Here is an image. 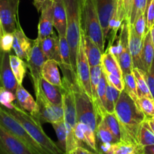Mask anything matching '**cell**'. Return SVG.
<instances>
[{
  "mask_svg": "<svg viewBox=\"0 0 154 154\" xmlns=\"http://www.w3.org/2000/svg\"><path fill=\"white\" fill-rule=\"evenodd\" d=\"M114 114L120 123V141L138 147L140 128L147 118L125 90L121 92L116 103Z\"/></svg>",
  "mask_w": 154,
  "mask_h": 154,
  "instance_id": "6da1fadb",
  "label": "cell"
},
{
  "mask_svg": "<svg viewBox=\"0 0 154 154\" xmlns=\"http://www.w3.org/2000/svg\"><path fill=\"white\" fill-rule=\"evenodd\" d=\"M63 2L67 14L66 38L70 49L73 68L76 72L77 59L82 30V0H63Z\"/></svg>",
  "mask_w": 154,
  "mask_h": 154,
  "instance_id": "7a4b0ae2",
  "label": "cell"
},
{
  "mask_svg": "<svg viewBox=\"0 0 154 154\" xmlns=\"http://www.w3.org/2000/svg\"><path fill=\"white\" fill-rule=\"evenodd\" d=\"M6 110L23 126L30 136L47 154H65L60 147L46 135L42 129V124L32 116L16 105L12 109L6 108Z\"/></svg>",
  "mask_w": 154,
  "mask_h": 154,
  "instance_id": "3957f363",
  "label": "cell"
},
{
  "mask_svg": "<svg viewBox=\"0 0 154 154\" xmlns=\"http://www.w3.org/2000/svg\"><path fill=\"white\" fill-rule=\"evenodd\" d=\"M82 29L104 53L105 42L94 0H82Z\"/></svg>",
  "mask_w": 154,
  "mask_h": 154,
  "instance_id": "277c9868",
  "label": "cell"
},
{
  "mask_svg": "<svg viewBox=\"0 0 154 154\" xmlns=\"http://www.w3.org/2000/svg\"><path fill=\"white\" fill-rule=\"evenodd\" d=\"M72 87L75 95L78 122L88 125L96 133L99 117L94 102L80 87L78 81L72 84Z\"/></svg>",
  "mask_w": 154,
  "mask_h": 154,
  "instance_id": "5b68a950",
  "label": "cell"
},
{
  "mask_svg": "<svg viewBox=\"0 0 154 154\" xmlns=\"http://www.w3.org/2000/svg\"><path fill=\"white\" fill-rule=\"evenodd\" d=\"M0 125L11 135L22 141L35 154H47L30 136L23 126L6 109L0 107Z\"/></svg>",
  "mask_w": 154,
  "mask_h": 154,
  "instance_id": "8992f818",
  "label": "cell"
},
{
  "mask_svg": "<svg viewBox=\"0 0 154 154\" xmlns=\"http://www.w3.org/2000/svg\"><path fill=\"white\" fill-rule=\"evenodd\" d=\"M129 23L126 20L123 22L120 27L121 30L119 39L117 45H115V56L120 63L123 75L132 73L133 70V63L129 45Z\"/></svg>",
  "mask_w": 154,
  "mask_h": 154,
  "instance_id": "52a82bcc",
  "label": "cell"
},
{
  "mask_svg": "<svg viewBox=\"0 0 154 154\" xmlns=\"http://www.w3.org/2000/svg\"><path fill=\"white\" fill-rule=\"evenodd\" d=\"M77 81L80 87L87 93L93 100L91 82H90V66L85 51V40H84V32L81 30V43L78 51V59H77Z\"/></svg>",
  "mask_w": 154,
  "mask_h": 154,
  "instance_id": "ba28073f",
  "label": "cell"
},
{
  "mask_svg": "<svg viewBox=\"0 0 154 154\" xmlns=\"http://www.w3.org/2000/svg\"><path fill=\"white\" fill-rule=\"evenodd\" d=\"M45 60L46 59L41 48V41L36 38L34 40L32 48L26 62L28 68L29 69L35 94L38 93L39 91V82L41 78H42V67Z\"/></svg>",
  "mask_w": 154,
  "mask_h": 154,
  "instance_id": "9c48e42d",
  "label": "cell"
},
{
  "mask_svg": "<svg viewBox=\"0 0 154 154\" xmlns=\"http://www.w3.org/2000/svg\"><path fill=\"white\" fill-rule=\"evenodd\" d=\"M20 0H0V23L3 32L14 33L17 29Z\"/></svg>",
  "mask_w": 154,
  "mask_h": 154,
  "instance_id": "30bf717a",
  "label": "cell"
},
{
  "mask_svg": "<svg viewBox=\"0 0 154 154\" xmlns=\"http://www.w3.org/2000/svg\"><path fill=\"white\" fill-rule=\"evenodd\" d=\"M36 102L39 106L38 120L41 124L54 123L64 120V111L63 106L54 105L47 100L40 92L35 94Z\"/></svg>",
  "mask_w": 154,
  "mask_h": 154,
  "instance_id": "8fae6325",
  "label": "cell"
},
{
  "mask_svg": "<svg viewBox=\"0 0 154 154\" xmlns=\"http://www.w3.org/2000/svg\"><path fill=\"white\" fill-rule=\"evenodd\" d=\"M0 154H35L0 125Z\"/></svg>",
  "mask_w": 154,
  "mask_h": 154,
  "instance_id": "7c38bea8",
  "label": "cell"
},
{
  "mask_svg": "<svg viewBox=\"0 0 154 154\" xmlns=\"http://www.w3.org/2000/svg\"><path fill=\"white\" fill-rule=\"evenodd\" d=\"M63 108L64 111V121L75 129L77 120L76 104L72 84L63 80Z\"/></svg>",
  "mask_w": 154,
  "mask_h": 154,
  "instance_id": "4fadbf2b",
  "label": "cell"
},
{
  "mask_svg": "<svg viewBox=\"0 0 154 154\" xmlns=\"http://www.w3.org/2000/svg\"><path fill=\"white\" fill-rule=\"evenodd\" d=\"M100 20L105 42L110 32V21L117 12V0H94Z\"/></svg>",
  "mask_w": 154,
  "mask_h": 154,
  "instance_id": "5bb4252c",
  "label": "cell"
},
{
  "mask_svg": "<svg viewBox=\"0 0 154 154\" xmlns=\"http://www.w3.org/2000/svg\"><path fill=\"white\" fill-rule=\"evenodd\" d=\"M60 38V69L63 74V81L69 84H73L77 81V75L72 65L71 59L70 49L66 37Z\"/></svg>",
  "mask_w": 154,
  "mask_h": 154,
  "instance_id": "9a60e30c",
  "label": "cell"
},
{
  "mask_svg": "<svg viewBox=\"0 0 154 154\" xmlns=\"http://www.w3.org/2000/svg\"><path fill=\"white\" fill-rule=\"evenodd\" d=\"M10 53L0 52V84L2 87L16 95L18 83L10 65Z\"/></svg>",
  "mask_w": 154,
  "mask_h": 154,
  "instance_id": "2e32d148",
  "label": "cell"
},
{
  "mask_svg": "<svg viewBox=\"0 0 154 154\" xmlns=\"http://www.w3.org/2000/svg\"><path fill=\"white\" fill-rule=\"evenodd\" d=\"M54 14H53V0H46L41 9V16L38 26V38L42 41L54 33Z\"/></svg>",
  "mask_w": 154,
  "mask_h": 154,
  "instance_id": "e0dca14e",
  "label": "cell"
},
{
  "mask_svg": "<svg viewBox=\"0 0 154 154\" xmlns=\"http://www.w3.org/2000/svg\"><path fill=\"white\" fill-rule=\"evenodd\" d=\"M14 34V44L13 50L15 54L22 59L24 61L27 62L30 52L32 48L34 40L29 39L23 31L19 21L17 22V26Z\"/></svg>",
  "mask_w": 154,
  "mask_h": 154,
  "instance_id": "ac0fdd59",
  "label": "cell"
},
{
  "mask_svg": "<svg viewBox=\"0 0 154 154\" xmlns=\"http://www.w3.org/2000/svg\"><path fill=\"white\" fill-rule=\"evenodd\" d=\"M16 99L18 105L21 109L29 113L37 121L39 122V106L37 102L34 100L30 93L23 87L22 84H19L16 91Z\"/></svg>",
  "mask_w": 154,
  "mask_h": 154,
  "instance_id": "d6986e66",
  "label": "cell"
},
{
  "mask_svg": "<svg viewBox=\"0 0 154 154\" xmlns=\"http://www.w3.org/2000/svg\"><path fill=\"white\" fill-rule=\"evenodd\" d=\"M129 45L131 55H132L133 69L138 68L144 71V67L141 61V53H142L144 39L141 38L135 32L132 24L129 23Z\"/></svg>",
  "mask_w": 154,
  "mask_h": 154,
  "instance_id": "ffe728a7",
  "label": "cell"
},
{
  "mask_svg": "<svg viewBox=\"0 0 154 154\" xmlns=\"http://www.w3.org/2000/svg\"><path fill=\"white\" fill-rule=\"evenodd\" d=\"M54 27L59 37H66L67 31V14L63 0H53Z\"/></svg>",
  "mask_w": 154,
  "mask_h": 154,
  "instance_id": "44dd1931",
  "label": "cell"
},
{
  "mask_svg": "<svg viewBox=\"0 0 154 154\" xmlns=\"http://www.w3.org/2000/svg\"><path fill=\"white\" fill-rule=\"evenodd\" d=\"M41 48H42L45 59L47 60H54L60 66L61 59H60V38L55 33H53L48 37L45 38L41 41Z\"/></svg>",
  "mask_w": 154,
  "mask_h": 154,
  "instance_id": "7402d4cb",
  "label": "cell"
},
{
  "mask_svg": "<svg viewBox=\"0 0 154 154\" xmlns=\"http://www.w3.org/2000/svg\"><path fill=\"white\" fill-rule=\"evenodd\" d=\"M48 101L54 105L63 106L62 87H57L42 78L39 82V91ZM37 94V93H36Z\"/></svg>",
  "mask_w": 154,
  "mask_h": 154,
  "instance_id": "603a6c76",
  "label": "cell"
},
{
  "mask_svg": "<svg viewBox=\"0 0 154 154\" xmlns=\"http://www.w3.org/2000/svg\"><path fill=\"white\" fill-rule=\"evenodd\" d=\"M75 134L79 141L85 143L95 153L99 154V151L96 143V133L88 125L78 122L75 128Z\"/></svg>",
  "mask_w": 154,
  "mask_h": 154,
  "instance_id": "cb8c5ba5",
  "label": "cell"
},
{
  "mask_svg": "<svg viewBox=\"0 0 154 154\" xmlns=\"http://www.w3.org/2000/svg\"><path fill=\"white\" fill-rule=\"evenodd\" d=\"M59 63L54 60H47L42 67V78L54 85L63 88V79L60 77Z\"/></svg>",
  "mask_w": 154,
  "mask_h": 154,
  "instance_id": "d4e9b609",
  "label": "cell"
},
{
  "mask_svg": "<svg viewBox=\"0 0 154 154\" xmlns=\"http://www.w3.org/2000/svg\"><path fill=\"white\" fill-rule=\"evenodd\" d=\"M102 67L105 72L116 75L118 78H123V72L117 57L107 50L102 56Z\"/></svg>",
  "mask_w": 154,
  "mask_h": 154,
  "instance_id": "484cf974",
  "label": "cell"
},
{
  "mask_svg": "<svg viewBox=\"0 0 154 154\" xmlns=\"http://www.w3.org/2000/svg\"><path fill=\"white\" fill-rule=\"evenodd\" d=\"M84 40H85L86 54L88 59L90 66H96L101 65L102 56L103 53L101 51L100 48L89 36L86 35L85 33H84Z\"/></svg>",
  "mask_w": 154,
  "mask_h": 154,
  "instance_id": "4316f807",
  "label": "cell"
},
{
  "mask_svg": "<svg viewBox=\"0 0 154 154\" xmlns=\"http://www.w3.org/2000/svg\"><path fill=\"white\" fill-rule=\"evenodd\" d=\"M154 59V47L152 42L151 35L149 30L146 34L143 42L142 53H141V61H142L144 71L148 72L151 66Z\"/></svg>",
  "mask_w": 154,
  "mask_h": 154,
  "instance_id": "83f0119b",
  "label": "cell"
},
{
  "mask_svg": "<svg viewBox=\"0 0 154 154\" xmlns=\"http://www.w3.org/2000/svg\"><path fill=\"white\" fill-rule=\"evenodd\" d=\"M10 65L18 84H22L28 67L27 63L17 55L10 54Z\"/></svg>",
  "mask_w": 154,
  "mask_h": 154,
  "instance_id": "f1b7e54d",
  "label": "cell"
},
{
  "mask_svg": "<svg viewBox=\"0 0 154 154\" xmlns=\"http://www.w3.org/2000/svg\"><path fill=\"white\" fill-rule=\"evenodd\" d=\"M134 75H135V81L137 84V91L138 96L139 97H147L150 99H153L151 93L150 91L147 81L145 78V72L138 68H134L132 70Z\"/></svg>",
  "mask_w": 154,
  "mask_h": 154,
  "instance_id": "f546056e",
  "label": "cell"
},
{
  "mask_svg": "<svg viewBox=\"0 0 154 154\" xmlns=\"http://www.w3.org/2000/svg\"><path fill=\"white\" fill-rule=\"evenodd\" d=\"M153 144L154 133L147 119L143 122L140 128L138 134V147H145Z\"/></svg>",
  "mask_w": 154,
  "mask_h": 154,
  "instance_id": "4dcf8cb0",
  "label": "cell"
},
{
  "mask_svg": "<svg viewBox=\"0 0 154 154\" xmlns=\"http://www.w3.org/2000/svg\"><path fill=\"white\" fill-rule=\"evenodd\" d=\"M96 135L99 138L102 143H114L118 142L117 138L114 137L111 131L107 126L106 123H105L102 119H100L97 126V129H96Z\"/></svg>",
  "mask_w": 154,
  "mask_h": 154,
  "instance_id": "1f68e13d",
  "label": "cell"
},
{
  "mask_svg": "<svg viewBox=\"0 0 154 154\" xmlns=\"http://www.w3.org/2000/svg\"><path fill=\"white\" fill-rule=\"evenodd\" d=\"M101 119L105 121V123H106V125L108 126L114 137L117 138V141H120V137H121V131H120V123H119L115 114L114 113L113 114L106 113Z\"/></svg>",
  "mask_w": 154,
  "mask_h": 154,
  "instance_id": "d6a6232c",
  "label": "cell"
},
{
  "mask_svg": "<svg viewBox=\"0 0 154 154\" xmlns=\"http://www.w3.org/2000/svg\"><path fill=\"white\" fill-rule=\"evenodd\" d=\"M123 78L125 85L124 90L129 94V96L136 102L137 100L138 99V91H137L136 81H135V75H134L133 72L123 75Z\"/></svg>",
  "mask_w": 154,
  "mask_h": 154,
  "instance_id": "836d02e7",
  "label": "cell"
},
{
  "mask_svg": "<svg viewBox=\"0 0 154 154\" xmlns=\"http://www.w3.org/2000/svg\"><path fill=\"white\" fill-rule=\"evenodd\" d=\"M53 128L54 129L58 139V146L60 148L66 153V138H67V132H66V124L65 121L57 122L52 124Z\"/></svg>",
  "mask_w": 154,
  "mask_h": 154,
  "instance_id": "e575fe53",
  "label": "cell"
},
{
  "mask_svg": "<svg viewBox=\"0 0 154 154\" xmlns=\"http://www.w3.org/2000/svg\"><path fill=\"white\" fill-rule=\"evenodd\" d=\"M67 132V138H66V153L68 154L73 151L78 147H82V142L77 138L75 134V129L72 128L69 124L65 122Z\"/></svg>",
  "mask_w": 154,
  "mask_h": 154,
  "instance_id": "d590c367",
  "label": "cell"
},
{
  "mask_svg": "<svg viewBox=\"0 0 154 154\" xmlns=\"http://www.w3.org/2000/svg\"><path fill=\"white\" fill-rule=\"evenodd\" d=\"M102 75V64L96 66H90V82H91L92 93H93V102L96 99L97 88Z\"/></svg>",
  "mask_w": 154,
  "mask_h": 154,
  "instance_id": "8d00e7d4",
  "label": "cell"
},
{
  "mask_svg": "<svg viewBox=\"0 0 154 154\" xmlns=\"http://www.w3.org/2000/svg\"><path fill=\"white\" fill-rule=\"evenodd\" d=\"M147 119L154 117V99L147 97H139L135 102Z\"/></svg>",
  "mask_w": 154,
  "mask_h": 154,
  "instance_id": "74e56055",
  "label": "cell"
},
{
  "mask_svg": "<svg viewBox=\"0 0 154 154\" xmlns=\"http://www.w3.org/2000/svg\"><path fill=\"white\" fill-rule=\"evenodd\" d=\"M136 149L133 144L120 141L112 144L110 154H136Z\"/></svg>",
  "mask_w": 154,
  "mask_h": 154,
  "instance_id": "f35d334b",
  "label": "cell"
},
{
  "mask_svg": "<svg viewBox=\"0 0 154 154\" xmlns=\"http://www.w3.org/2000/svg\"><path fill=\"white\" fill-rule=\"evenodd\" d=\"M147 3V0H133L129 23L133 24L138 17L146 13Z\"/></svg>",
  "mask_w": 154,
  "mask_h": 154,
  "instance_id": "ab89813d",
  "label": "cell"
},
{
  "mask_svg": "<svg viewBox=\"0 0 154 154\" xmlns=\"http://www.w3.org/2000/svg\"><path fill=\"white\" fill-rule=\"evenodd\" d=\"M16 99V95L14 94L4 87H0V105L7 109H12L14 107V101Z\"/></svg>",
  "mask_w": 154,
  "mask_h": 154,
  "instance_id": "60d3db41",
  "label": "cell"
},
{
  "mask_svg": "<svg viewBox=\"0 0 154 154\" xmlns=\"http://www.w3.org/2000/svg\"><path fill=\"white\" fill-rule=\"evenodd\" d=\"M132 25L138 35L144 39L147 32L149 31L147 29V18L145 14H143L138 17Z\"/></svg>",
  "mask_w": 154,
  "mask_h": 154,
  "instance_id": "b9f144b4",
  "label": "cell"
},
{
  "mask_svg": "<svg viewBox=\"0 0 154 154\" xmlns=\"http://www.w3.org/2000/svg\"><path fill=\"white\" fill-rule=\"evenodd\" d=\"M14 34L10 32H3L0 38V51L10 53L13 49Z\"/></svg>",
  "mask_w": 154,
  "mask_h": 154,
  "instance_id": "7bdbcfd3",
  "label": "cell"
},
{
  "mask_svg": "<svg viewBox=\"0 0 154 154\" xmlns=\"http://www.w3.org/2000/svg\"><path fill=\"white\" fill-rule=\"evenodd\" d=\"M103 72L105 73L107 78V81H108V83L110 85L113 86V87H114L115 88H117V90H119L121 92L123 91V90H124L125 85L123 78H118V77L116 76V75H112V74L111 73H108V72H105V71H103Z\"/></svg>",
  "mask_w": 154,
  "mask_h": 154,
  "instance_id": "ee69618b",
  "label": "cell"
},
{
  "mask_svg": "<svg viewBox=\"0 0 154 154\" xmlns=\"http://www.w3.org/2000/svg\"><path fill=\"white\" fill-rule=\"evenodd\" d=\"M145 78L150 91L154 99V59L148 72H145Z\"/></svg>",
  "mask_w": 154,
  "mask_h": 154,
  "instance_id": "f6af8a7d",
  "label": "cell"
},
{
  "mask_svg": "<svg viewBox=\"0 0 154 154\" xmlns=\"http://www.w3.org/2000/svg\"><path fill=\"white\" fill-rule=\"evenodd\" d=\"M145 14L147 18V30H150L154 24V0H152L146 10Z\"/></svg>",
  "mask_w": 154,
  "mask_h": 154,
  "instance_id": "bcb514c9",
  "label": "cell"
},
{
  "mask_svg": "<svg viewBox=\"0 0 154 154\" xmlns=\"http://www.w3.org/2000/svg\"><path fill=\"white\" fill-rule=\"evenodd\" d=\"M123 8L125 11V20L129 23L130 20L131 12H132V5H133V0H123Z\"/></svg>",
  "mask_w": 154,
  "mask_h": 154,
  "instance_id": "7dc6e473",
  "label": "cell"
},
{
  "mask_svg": "<svg viewBox=\"0 0 154 154\" xmlns=\"http://www.w3.org/2000/svg\"><path fill=\"white\" fill-rule=\"evenodd\" d=\"M136 154H154V144L145 147H138Z\"/></svg>",
  "mask_w": 154,
  "mask_h": 154,
  "instance_id": "c3c4849f",
  "label": "cell"
},
{
  "mask_svg": "<svg viewBox=\"0 0 154 154\" xmlns=\"http://www.w3.org/2000/svg\"><path fill=\"white\" fill-rule=\"evenodd\" d=\"M68 154H97L96 153H93V152L90 151V150H87V149L84 148L83 147H77L75 150L72 151L71 153Z\"/></svg>",
  "mask_w": 154,
  "mask_h": 154,
  "instance_id": "681fc988",
  "label": "cell"
},
{
  "mask_svg": "<svg viewBox=\"0 0 154 154\" xmlns=\"http://www.w3.org/2000/svg\"><path fill=\"white\" fill-rule=\"evenodd\" d=\"M45 2H46V0H33V4H34L35 7L37 9L38 11H41V9L43 7Z\"/></svg>",
  "mask_w": 154,
  "mask_h": 154,
  "instance_id": "f907efd6",
  "label": "cell"
},
{
  "mask_svg": "<svg viewBox=\"0 0 154 154\" xmlns=\"http://www.w3.org/2000/svg\"><path fill=\"white\" fill-rule=\"evenodd\" d=\"M147 120H148V123H149V124H150V128H151V129L153 130V132L154 133V117H151V118H150V119H147Z\"/></svg>",
  "mask_w": 154,
  "mask_h": 154,
  "instance_id": "816d5d0a",
  "label": "cell"
},
{
  "mask_svg": "<svg viewBox=\"0 0 154 154\" xmlns=\"http://www.w3.org/2000/svg\"><path fill=\"white\" fill-rule=\"evenodd\" d=\"M150 35H151L152 42H153V47H154V24H153V26L150 28Z\"/></svg>",
  "mask_w": 154,
  "mask_h": 154,
  "instance_id": "f5cc1de1",
  "label": "cell"
},
{
  "mask_svg": "<svg viewBox=\"0 0 154 154\" xmlns=\"http://www.w3.org/2000/svg\"><path fill=\"white\" fill-rule=\"evenodd\" d=\"M2 34V26H1V23H0V38H1ZM1 52V51H0Z\"/></svg>",
  "mask_w": 154,
  "mask_h": 154,
  "instance_id": "db71d44e",
  "label": "cell"
},
{
  "mask_svg": "<svg viewBox=\"0 0 154 154\" xmlns=\"http://www.w3.org/2000/svg\"><path fill=\"white\" fill-rule=\"evenodd\" d=\"M152 2V0H147V8H148V6L150 5V2ZM146 10H147V9H146Z\"/></svg>",
  "mask_w": 154,
  "mask_h": 154,
  "instance_id": "11a10c76",
  "label": "cell"
},
{
  "mask_svg": "<svg viewBox=\"0 0 154 154\" xmlns=\"http://www.w3.org/2000/svg\"><path fill=\"white\" fill-rule=\"evenodd\" d=\"M2 87V86H1V84H0V87Z\"/></svg>",
  "mask_w": 154,
  "mask_h": 154,
  "instance_id": "9f6ffc18",
  "label": "cell"
},
{
  "mask_svg": "<svg viewBox=\"0 0 154 154\" xmlns=\"http://www.w3.org/2000/svg\"><path fill=\"white\" fill-rule=\"evenodd\" d=\"M117 1H118V0H117Z\"/></svg>",
  "mask_w": 154,
  "mask_h": 154,
  "instance_id": "6f0895ef",
  "label": "cell"
}]
</instances>
